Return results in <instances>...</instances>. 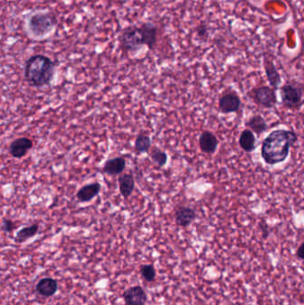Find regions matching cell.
<instances>
[{
    "label": "cell",
    "mask_w": 304,
    "mask_h": 305,
    "mask_svg": "<svg viewBox=\"0 0 304 305\" xmlns=\"http://www.w3.org/2000/svg\"><path fill=\"white\" fill-rule=\"evenodd\" d=\"M126 165L127 162L125 158L122 156L110 158L105 162V165L103 166V171L109 176H119L125 171Z\"/></svg>",
    "instance_id": "obj_14"
},
{
    "label": "cell",
    "mask_w": 304,
    "mask_h": 305,
    "mask_svg": "<svg viewBox=\"0 0 304 305\" xmlns=\"http://www.w3.org/2000/svg\"><path fill=\"white\" fill-rule=\"evenodd\" d=\"M263 67L269 83L271 85L270 87H272L274 91H277L280 87L282 78L271 57L264 56Z\"/></svg>",
    "instance_id": "obj_11"
},
{
    "label": "cell",
    "mask_w": 304,
    "mask_h": 305,
    "mask_svg": "<svg viewBox=\"0 0 304 305\" xmlns=\"http://www.w3.org/2000/svg\"><path fill=\"white\" fill-rule=\"evenodd\" d=\"M303 247V243H301V245H300V246H299V248L297 249V252H296V257H297L298 259L301 260V261H302L304 258Z\"/></svg>",
    "instance_id": "obj_26"
},
{
    "label": "cell",
    "mask_w": 304,
    "mask_h": 305,
    "mask_svg": "<svg viewBox=\"0 0 304 305\" xmlns=\"http://www.w3.org/2000/svg\"><path fill=\"white\" fill-rule=\"evenodd\" d=\"M119 189L124 199H128L135 189L136 181L131 173L119 175Z\"/></svg>",
    "instance_id": "obj_16"
},
{
    "label": "cell",
    "mask_w": 304,
    "mask_h": 305,
    "mask_svg": "<svg viewBox=\"0 0 304 305\" xmlns=\"http://www.w3.org/2000/svg\"><path fill=\"white\" fill-rule=\"evenodd\" d=\"M242 104L241 97L235 91H225L219 98V109L222 114L237 113Z\"/></svg>",
    "instance_id": "obj_7"
},
{
    "label": "cell",
    "mask_w": 304,
    "mask_h": 305,
    "mask_svg": "<svg viewBox=\"0 0 304 305\" xmlns=\"http://www.w3.org/2000/svg\"><path fill=\"white\" fill-rule=\"evenodd\" d=\"M149 155L152 160L154 164H156L159 168L164 167L167 163H168V154L165 151L162 150L161 148H157V147H152L150 151H149Z\"/></svg>",
    "instance_id": "obj_22"
},
{
    "label": "cell",
    "mask_w": 304,
    "mask_h": 305,
    "mask_svg": "<svg viewBox=\"0 0 304 305\" xmlns=\"http://www.w3.org/2000/svg\"><path fill=\"white\" fill-rule=\"evenodd\" d=\"M101 184L98 182L85 185L79 189L76 198L81 203H88L98 196L101 191Z\"/></svg>",
    "instance_id": "obj_15"
},
{
    "label": "cell",
    "mask_w": 304,
    "mask_h": 305,
    "mask_svg": "<svg viewBox=\"0 0 304 305\" xmlns=\"http://www.w3.org/2000/svg\"><path fill=\"white\" fill-rule=\"evenodd\" d=\"M238 143L243 151L248 154L253 153L257 148L256 137L254 132L248 129H245L241 132Z\"/></svg>",
    "instance_id": "obj_18"
},
{
    "label": "cell",
    "mask_w": 304,
    "mask_h": 305,
    "mask_svg": "<svg viewBox=\"0 0 304 305\" xmlns=\"http://www.w3.org/2000/svg\"><path fill=\"white\" fill-rule=\"evenodd\" d=\"M151 148H152V140L150 136L143 131L139 132L136 138L135 146H134L136 153L138 154L149 153Z\"/></svg>",
    "instance_id": "obj_20"
},
{
    "label": "cell",
    "mask_w": 304,
    "mask_h": 305,
    "mask_svg": "<svg viewBox=\"0 0 304 305\" xmlns=\"http://www.w3.org/2000/svg\"><path fill=\"white\" fill-rule=\"evenodd\" d=\"M15 228V225L13 221L9 219H4L2 225H1V229L6 233H11Z\"/></svg>",
    "instance_id": "obj_25"
},
{
    "label": "cell",
    "mask_w": 304,
    "mask_h": 305,
    "mask_svg": "<svg viewBox=\"0 0 304 305\" xmlns=\"http://www.w3.org/2000/svg\"><path fill=\"white\" fill-rule=\"evenodd\" d=\"M54 69L55 64L49 57L35 55L25 63L24 77L31 87H45L48 86L53 80Z\"/></svg>",
    "instance_id": "obj_2"
},
{
    "label": "cell",
    "mask_w": 304,
    "mask_h": 305,
    "mask_svg": "<svg viewBox=\"0 0 304 305\" xmlns=\"http://www.w3.org/2000/svg\"><path fill=\"white\" fill-rule=\"evenodd\" d=\"M196 36L200 40H207L209 37V28L205 24H201L196 27Z\"/></svg>",
    "instance_id": "obj_24"
},
{
    "label": "cell",
    "mask_w": 304,
    "mask_h": 305,
    "mask_svg": "<svg viewBox=\"0 0 304 305\" xmlns=\"http://www.w3.org/2000/svg\"><path fill=\"white\" fill-rule=\"evenodd\" d=\"M140 272L142 274L143 278H145L147 282H153L155 280L156 276V268L152 264L143 265Z\"/></svg>",
    "instance_id": "obj_23"
},
{
    "label": "cell",
    "mask_w": 304,
    "mask_h": 305,
    "mask_svg": "<svg viewBox=\"0 0 304 305\" xmlns=\"http://www.w3.org/2000/svg\"><path fill=\"white\" fill-rule=\"evenodd\" d=\"M32 148H33V142L31 138L23 137L12 141L9 145L8 151L13 157L21 159L24 157Z\"/></svg>",
    "instance_id": "obj_10"
},
{
    "label": "cell",
    "mask_w": 304,
    "mask_h": 305,
    "mask_svg": "<svg viewBox=\"0 0 304 305\" xmlns=\"http://www.w3.org/2000/svg\"><path fill=\"white\" fill-rule=\"evenodd\" d=\"M119 41L122 50L127 53H135L145 46L138 25H129L124 28L119 37Z\"/></svg>",
    "instance_id": "obj_5"
},
{
    "label": "cell",
    "mask_w": 304,
    "mask_h": 305,
    "mask_svg": "<svg viewBox=\"0 0 304 305\" xmlns=\"http://www.w3.org/2000/svg\"><path fill=\"white\" fill-rule=\"evenodd\" d=\"M280 97L284 107L299 110L303 104V86L298 82H288L280 87Z\"/></svg>",
    "instance_id": "obj_3"
},
{
    "label": "cell",
    "mask_w": 304,
    "mask_h": 305,
    "mask_svg": "<svg viewBox=\"0 0 304 305\" xmlns=\"http://www.w3.org/2000/svg\"><path fill=\"white\" fill-rule=\"evenodd\" d=\"M122 296L127 305H145L147 300L145 292L139 285L127 289Z\"/></svg>",
    "instance_id": "obj_13"
},
{
    "label": "cell",
    "mask_w": 304,
    "mask_h": 305,
    "mask_svg": "<svg viewBox=\"0 0 304 305\" xmlns=\"http://www.w3.org/2000/svg\"><path fill=\"white\" fill-rule=\"evenodd\" d=\"M58 24V19L51 13H37L29 20V30L35 37H44Z\"/></svg>",
    "instance_id": "obj_4"
},
{
    "label": "cell",
    "mask_w": 304,
    "mask_h": 305,
    "mask_svg": "<svg viewBox=\"0 0 304 305\" xmlns=\"http://www.w3.org/2000/svg\"><path fill=\"white\" fill-rule=\"evenodd\" d=\"M200 150L203 154H213L218 149L220 141L212 131H203L198 138Z\"/></svg>",
    "instance_id": "obj_12"
},
{
    "label": "cell",
    "mask_w": 304,
    "mask_h": 305,
    "mask_svg": "<svg viewBox=\"0 0 304 305\" xmlns=\"http://www.w3.org/2000/svg\"><path fill=\"white\" fill-rule=\"evenodd\" d=\"M245 127L251 131H253L257 136L263 134L265 131H268L269 126L267 121L260 114H254L245 122Z\"/></svg>",
    "instance_id": "obj_19"
},
{
    "label": "cell",
    "mask_w": 304,
    "mask_h": 305,
    "mask_svg": "<svg viewBox=\"0 0 304 305\" xmlns=\"http://www.w3.org/2000/svg\"><path fill=\"white\" fill-rule=\"evenodd\" d=\"M247 96L250 97L254 104L262 109H272L277 104L276 91L270 86H259L252 88Z\"/></svg>",
    "instance_id": "obj_6"
},
{
    "label": "cell",
    "mask_w": 304,
    "mask_h": 305,
    "mask_svg": "<svg viewBox=\"0 0 304 305\" xmlns=\"http://www.w3.org/2000/svg\"><path fill=\"white\" fill-rule=\"evenodd\" d=\"M58 289V281L51 278H45L37 282L36 291L39 295L44 297H50L56 293Z\"/></svg>",
    "instance_id": "obj_17"
},
{
    "label": "cell",
    "mask_w": 304,
    "mask_h": 305,
    "mask_svg": "<svg viewBox=\"0 0 304 305\" xmlns=\"http://www.w3.org/2000/svg\"><path fill=\"white\" fill-rule=\"evenodd\" d=\"M39 229H40V226L37 223H34L31 226L21 228L15 235L14 241L16 243H24V242L29 240L30 238H33L37 235Z\"/></svg>",
    "instance_id": "obj_21"
},
{
    "label": "cell",
    "mask_w": 304,
    "mask_h": 305,
    "mask_svg": "<svg viewBox=\"0 0 304 305\" xmlns=\"http://www.w3.org/2000/svg\"><path fill=\"white\" fill-rule=\"evenodd\" d=\"M175 222L179 227L187 228L196 221L197 214L195 209L188 205H179L175 209Z\"/></svg>",
    "instance_id": "obj_8"
},
{
    "label": "cell",
    "mask_w": 304,
    "mask_h": 305,
    "mask_svg": "<svg viewBox=\"0 0 304 305\" xmlns=\"http://www.w3.org/2000/svg\"><path fill=\"white\" fill-rule=\"evenodd\" d=\"M297 141V134L294 131L279 129L271 131L262 141L261 158L265 164L271 166L284 163Z\"/></svg>",
    "instance_id": "obj_1"
},
{
    "label": "cell",
    "mask_w": 304,
    "mask_h": 305,
    "mask_svg": "<svg viewBox=\"0 0 304 305\" xmlns=\"http://www.w3.org/2000/svg\"><path fill=\"white\" fill-rule=\"evenodd\" d=\"M139 27L142 35L144 45L150 50H153L158 41V27L152 22H145Z\"/></svg>",
    "instance_id": "obj_9"
}]
</instances>
